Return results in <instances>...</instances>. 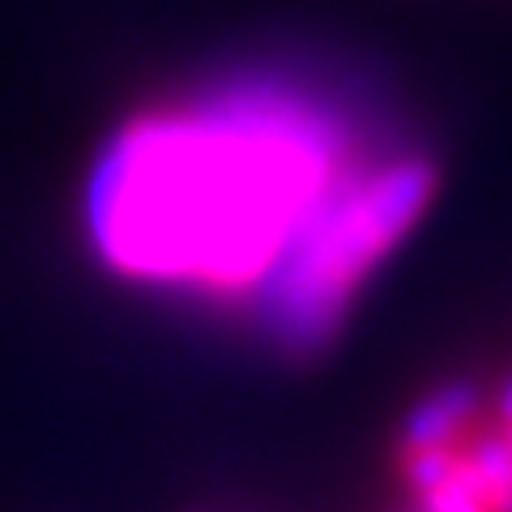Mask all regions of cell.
I'll return each mask as SVG.
<instances>
[{
	"label": "cell",
	"instance_id": "obj_1",
	"mask_svg": "<svg viewBox=\"0 0 512 512\" xmlns=\"http://www.w3.org/2000/svg\"><path fill=\"white\" fill-rule=\"evenodd\" d=\"M431 158L376 154L291 90L239 86L133 111L94 163L86 227L124 282L256 303L316 355L436 197Z\"/></svg>",
	"mask_w": 512,
	"mask_h": 512
},
{
	"label": "cell",
	"instance_id": "obj_2",
	"mask_svg": "<svg viewBox=\"0 0 512 512\" xmlns=\"http://www.w3.org/2000/svg\"><path fill=\"white\" fill-rule=\"evenodd\" d=\"M389 466L402 487V512H512L483 389L470 380H448L410 406Z\"/></svg>",
	"mask_w": 512,
	"mask_h": 512
},
{
	"label": "cell",
	"instance_id": "obj_3",
	"mask_svg": "<svg viewBox=\"0 0 512 512\" xmlns=\"http://www.w3.org/2000/svg\"><path fill=\"white\" fill-rule=\"evenodd\" d=\"M483 402H487V427H491L495 453H500V466L512 483V376L500 389H483Z\"/></svg>",
	"mask_w": 512,
	"mask_h": 512
}]
</instances>
